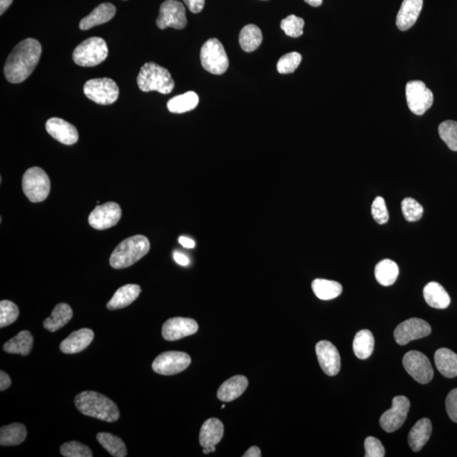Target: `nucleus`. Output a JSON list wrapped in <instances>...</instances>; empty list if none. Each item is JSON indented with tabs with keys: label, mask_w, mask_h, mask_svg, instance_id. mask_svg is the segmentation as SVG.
Listing matches in <instances>:
<instances>
[{
	"label": "nucleus",
	"mask_w": 457,
	"mask_h": 457,
	"mask_svg": "<svg viewBox=\"0 0 457 457\" xmlns=\"http://www.w3.org/2000/svg\"><path fill=\"white\" fill-rule=\"evenodd\" d=\"M72 317L73 311L68 304H58L54 308L50 317L45 320V329L49 332H56L67 324Z\"/></svg>",
	"instance_id": "nucleus-28"
},
{
	"label": "nucleus",
	"mask_w": 457,
	"mask_h": 457,
	"mask_svg": "<svg viewBox=\"0 0 457 457\" xmlns=\"http://www.w3.org/2000/svg\"><path fill=\"white\" fill-rule=\"evenodd\" d=\"M174 259L178 264L182 265V266H187L190 264L189 257L182 252H175Z\"/></svg>",
	"instance_id": "nucleus-48"
},
{
	"label": "nucleus",
	"mask_w": 457,
	"mask_h": 457,
	"mask_svg": "<svg viewBox=\"0 0 457 457\" xmlns=\"http://www.w3.org/2000/svg\"><path fill=\"white\" fill-rule=\"evenodd\" d=\"M403 366L408 372L420 384H428L433 380V370L431 362L424 353L411 351L403 358Z\"/></svg>",
	"instance_id": "nucleus-12"
},
{
	"label": "nucleus",
	"mask_w": 457,
	"mask_h": 457,
	"mask_svg": "<svg viewBox=\"0 0 457 457\" xmlns=\"http://www.w3.org/2000/svg\"><path fill=\"white\" fill-rule=\"evenodd\" d=\"M50 187L49 175L41 168H30L23 175V193L32 202H44L49 197Z\"/></svg>",
	"instance_id": "nucleus-6"
},
{
	"label": "nucleus",
	"mask_w": 457,
	"mask_h": 457,
	"mask_svg": "<svg viewBox=\"0 0 457 457\" xmlns=\"http://www.w3.org/2000/svg\"><path fill=\"white\" fill-rule=\"evenodd\" d=\"M424 0H403L396 17V26L406 31L415 24L423 8Z\"/></svg>",
	"instance_id": "nucleus-20"
},
{
	"label": "nucleus",
	"mask_w": 457,
	"mask_h": 457,
	"mask_svg": "<svg viewBox=\"0 0 457 457\" xmlns=\"http://www.w3.org/2000/svg\"><path fill=\"white\" fill-rule=\"evenodd\" d=\"M445 408L450 419L457 423V388L448 394L445 400Z\"/></svg>",
	"instance_id": "nucleus-45"
},
{
	"label": "nucleus",
	"mask_w": 457,
	"mask_h": 457,
	"mask_svg": "<svg viewBox=\"0 0 457 457\" xmlns=\"http://www.w3.org/2000/svg\"><path fill=\"white\" fill-rule=\"evenodd\" d=\"M439 134L452 151H457V122L454 120H445L439 126Z\"/></svg>",
	"instance_id": "nucleus-37"
},
{
	"label": "nucleus",
	"mask_w": 457,
	"mask_h": 457,
	"mask_svg": "<svg viewBox=\"0 0 457 457\" xmlns=\"http://www.w3.org/2000/svg\"><path fill=\"white\" fill-rule=\"evenodd\" d=\"M13 2V0H0V15L5 13Z\"/></svg>",
	"instance_id": "nucleus-51"
},
{
	"label": "nucleus",
	"mask_w": 457,
	"mask_h": 457,
	"mask_svg": "<svg viewBox=\"0 0 457 457\" xmlns=\"http://www.w3.org/2000/svg\"><path fill=\"white\" fill-rule=\"evenodd\" d=\"M33 337L31 332L22 330L3 345V351L10 354H30L33 347Z\"/></svg>",
	"instance_id": "nucleus-29"
},
{
	"label": "nucleus",
	"mask_w": 457,
	"mask_h": 457,
	"mask_svg": "<svg viewBox=\"0 0 457 457\" xmlns=\"http://www.w3.org/2000/svg\"><path fill=\"white\" fill-rule=\"evenodd\" d=\"M191 13H201L205 6V0H183Z\"/></svg>",
	"instance_id": "nucleus-46"
},
{
	"label": "nucleus",
	"mask_w": 457,
	"mask_h": 457,
	"mask_svg": "<svg viewBox=\"0 0 457 457\" xmlns=\"http://www.w3.org/2000/svg\"><path fill=\"white\" fill-rule=\"evenodd\" d=\"M191 362L190 355L186 353L166 351L155 358L152 368L159 374L174 375L189 368Z\"/></svg>",
	"instance_id": "nucleus-11"
},
{
	"label": "nucleus",
	"mask_w": 457,
	"mask_h": 457,
	"mask_svg": "<svg viewBox=\"0 0 457 457\" xmlns=\"http://www.w3.org/2000/svg\"><path fill=\"white\" fill-rule=\"evenodd\" d=\"M179 244L183 246L186 248H195V241L190 239L189 237L181 236L179 238Z\"/></svg>",
	"instance_id": "nucleus-49"
},
{
	"label": "nucleus",
	"mask_w": 457,
	"mask_h": 457,
	"mask_svg": "<svg viewBox=\"0 0 457 457\" xmlns=\"http://www.w3.org/2000/svg\"><path fill=\"white\" fill-rule=\"evenodd\" d=\"M116 14V8L111 3H103L96 7L87 17L81 19L80 29L87 31L93 27L104 24L113 18Z\"/></svg>",
	"instance_id": "nucleus-21"
},
{
	"label": "nucleus",
	"mask_w": 457,
	"mask_h": 457,
	"mask_svg": "<svg viewBox=\"0 0 457 457\" xmlns=\"http://www.w3.org/2000/svg\"><path fill=\"white\" fill-rule=\"evenodd\" d=\"M312 291L318 298L332 300L338 298L342 292V286L337 281L317 279L312 281Z\"/></svg>",
	"instance_id": "nucleus-34"
},
{
	"label": "nucleus",
	"mask_w": 457,
	"mask_h": 457,
	"mask_svg": "<svg viewBox=\"0 0 457 457\" xmlns=\"http://www.w3.org/2000/svg\"><path fill=\"white\" fill-rule=\"evenodd\" d=\"M304 1L312 7H319L323 3V0H304Z\"/></svg>",
	"instance_id": "nucleus-52"
},
{
	"label": "nucleus",
	"mask_w": 457,
	"mask_h": 457,
	"mask_svg": "<svg viewBox=\"0 0 457 457\" xmlns=\"http://www.w3.org/2000/svg\"><path fill=\"white\" fill-rule=\"evenodd\" d=\"M371 213H372L374 220L376 221L378 225H384L388 222L389 212L384 198L382 197H377L374 199Z\"/></svg>",
	"instance_id": "nucleus-43"
},
{
	"label": "nucleus",
	"mask_w": 457,
	"mask_h": 457,
	"mask_svg": "<svg viewBox=\"0 0 457 457\" xmlns=\"http://www.w3.org/2000/svg\"><path fill=\"white\" fill-rule=\"evenodd\" d=\"M156 23L160 29H166L168 27L175 29H185L187 25L185 6L177 0H166L160 6Z\"/></svg>",
	"instance_id": "nucleus-10"
},
{
	"label": "nucleus",
	"mask_w": 457,
	"mask_h": 457,
	"mask_svg": "<svg viewBox=\"0 0 457 457\" xmlns=\"http://www.w3.org/2000/svg\"><path fill=\"white\" fill-rule=\"evenodd\" d=\"M19 317V308L13 302L3 300L0 303V328L10 326Z\"/></svg>",
	"instance_id": "nucleus-38"
},
{
	"label": "nucleus",
	"mask_w": 457,
	"mask_h": 457,
	"mask_svg": "<svg viewBox=\"0 0 457 457\" xmlns=\"http://www.w3.org/2000/svg\"><path fill=\"white\" fill-rule=\"evenodd\" d=\"M437 369L445 378L457 377V354L448 348H440L435 354Z\"/></svg>",
	"instance_id": "nucleus-27"
},
{
	"label": "nucleus",
	"mask_w": 457,
	"mask_h": 457,
	"mask_svg": "<svg viewBox=\"0 0 457 457\" xmlns=\"http://www.w3.org/2000/svg\"><path fill=\"white\" fill-rule=\"evenodd\" d=\"M61 455L65 457H93V454L90 448L77 441H70L61 447Z\"/></svg>",
	"instance_id": "nucleus-41"
},
{
	"label": "nucleus",
	"mask_w": 457,
	"mask_h": 457,
	"mask_svg": "<svg viewBox=\"0 0 457 457\" xmlns=\"http://www.w3.org/2000/svg\"><path fill=\"white\" fill-rule=\"evenodd\" d=\"M198 330V324L193 319L172 318L163 323L162 335L166 341L174 342L194 335Z\"/></svg>",
	"instance_id": "nucleus-16"
},
{
	"label": "nucleus",
	"mask_w": 457,
	"mask_h": 457,
	"mask_svg": "<svg viewBox=\"0 0 457 457\" xmlns=\"http://www.w3.org/2000/svg\"><path fill=\"white\" fill-rule=\"evenodd\" d=\"M401 210L408 222L419 221L424 214L423 206L412 198H406L401 202Z\"/></svg>",
	"instance_id": "nucleus-39"
},
{
	"label": "nucleus",
	"mask_w": 457,
	"mask_h": 457,
	"mask_svg": "<svg viewBox=\"0 0 457 457\" xmlns=\"http://www.w3.org/2000/svg\"><path fill=\"white\" fill-rule=\"evenodd\" d=\"M316 354L323 372L329 376H335L341 370V357L333 344L328 341L319 342L316 345Z\"/></svg>",
	"instance_id": "nucleus-17"
},
{
	"label": "nucleus",
	"mask_w": 457,
	"mask_h": 457,
	"mask_svg": "<svg viewBox=\"0 0 457 457\" xmlns=\"http://www.w3.org/2000/svg\"><path fill=\"white\" fill-rule=\"evenodd\" d=\"M46 130L51 136L65 145H72L79 139V134L73 125L56 117L47 121Z\"/></svg>",
	"instance_id": "nucleus-18"
},
{
	"label": "nucleus",
	"mask_w": 457,
	"mask_h": 457,
	"mask_svg": "<svg viewBox=\"0 0 457 457\" xmlns=\"http://www.w3.org/2000/svg\"><path fill=\"white\" fill-rule=\"evenodd\" d=\"M431 330L428 323L421 319L412 318L406 320L396 327L394 337L397 344L405 346L410 342L428 337Z\"/></svg>",
	"instance_id": "nucleus-13"
},
{
	"label": "nucleus",
	"mask_w": 457,
	"mask_h": 457,
	"mask_svg": "<svg viewBox=\"0 0 457 457\" xmlns=\"http://www.w3.org/2000/svg\"><path fill=\"white\" fill-rule=\"evenodd\" d=\"M304 19L294 15H289L280 23L282 29L289 37L299 38L303 34Z\"/></svg>",
	"instance_id": "nucleus-40"
},
{
	"label": "nucleus",
	"mask_w": 457,
	"mask_h": 457,
	"mask_svg": "<svg viewBox=\"0 0 457 457\" xmlns=\"http://www.w3.org/2000/svg\"><path fill=\"white\" fill-rule=\"evenodd\" d=\"M150 242L146 236L136 235L121 241L112 252L109 264L115 269L131 266L150 252Z\"/></svg>",
	"instance_id": "nucleus-3"
},
{
	"label": "nucleus",
	"mask_w": 457,
	"mask_h": 457,
	"mask_svg": "<svg viewBox=\"0 0 457 457\" xmlns=\"http://www.w3.org/2000/svg\"><path fill=\"white\" fill-rule=\"evenodd\" d=\"M366 457H384L385 451L380 440L370 436L365 440L364 443Z\"/></svg>",
	"instance_id": "nucleus-44"
},
{
	"label": "nucleus",
	"mask_w": 457,
	"mask_h": 457,
	"mask_svg": "<svg viewBox=\"0 0 457 457\" xmlns=\"http://www.w3.org/2000/svg\"><path fill=\"white\" fill-rule=\"evenodd\" d=\"M83 91L90 100L101 105H109L118 99L120 90L111 78H96L85 83Z\"/></svg>",
	"instance_id": "nucleus-8"
},
{
	"label": "nucleus",
	"mask_w": 457,
	"mask_h": 457,
	"mask_svg": "<svg viewBox=\"0 0 457 457\" xmlns=\"http://www.w3.org/2000/svg\"><path fill=\"white\" fill-rule=\"evenodd\" d=\"M374 348V338L372 332L368 330L358 332L353 341V351L355 357L364 360L372 355Z\"/></svg>",
	"instance_id": "nucleus-35"
},
{
	"label": "nucleus",
	"mask_w": 457,
	"mask_h": 457,
	"mask_svg": "<svg viewBox=\"0 0 457 457\" xmlns=\"http://www.w3.org/2000/svg\"><path fill=\"white\" fill-rule=\"evenodd\" d=\"M424 296L428 306L436 310H445L451 303V298L444 288L437 282L426 284Z\"/></svg>",
	"instance_id": "nucleus-26"
},
{
	"label": "nucleus",
	"mask_w": 457,
	"mask_h": 457,
	"mask_svg": "<svg viewBox=\"0 0 457 457\" xmlns=\"http://www.w3.org/2000/svg\"><path fill=\"white\" fill-rule=\"evenodd\" d=\"M27 431L25 425L15 423L3 426L0 428V444L1 447H14L24 442Z\"/></svg>",
	"instance_id": "nucleus-30"
},
{
	"label": "nucleus",
	"mask_w": 457,
	"mask_h": 457,
	"mask_svg": "<svg viewBox=\"0 0 457 457\" xmlns=\"http://www.w3.org/2000/svg\"><path fill=\"white\" fill-rule=\"evenodd\" d=\"M433 431L431 421L422 419L413 426L408 435V443L413 451H420L431 438Z\"/></svg>",
	"instance_id": "nucleus-24"
},
{
	"label": "nucleus",
	"mask_w": 457,
	"mask_h": 457,
	"mask_svg": "<svg viewBox=\"0 0 457 457\" xmlns=\"http://www.w3.org/2000/svg\"><path fill=\"white\" fill-rule=\"evenodd\" d=\"M248 386V380L243 375H236L223 383L218 390V400L224 402L232 401L240 397Z\"/></svg>",
	"instance_id": "nucleus-22"
},
{
	"label": "nucleus",
	"mask_w": 457,
	"mask_h": 457,
	"mask_svg": "<svg viewBox=\"0 0 457 457\" xmlns=\"http://www.w3.org/2000/svg\"><path fill=\"white\" fill-rule=\"evenodd\" d=\"M374 275L378 282L382 286L390 287L396 282L399 275V268L394 261L384 259L375 267Z\"/></svg>",
	"instance_id": "nucleus-31"
},
{
	"label": "nucleus",
	"mask_w": 457,
	"mask_h": 457,
	"mask_svg": "<svg viewBox=\"0 0 457 457\" xmlns=\"http://www.w3.org/2000/svg\"><path fill=\"white\" fill-rule=\"evenodd\" d=\"M10 385L11 380L9 375L6 372H3V371H1V372H0V390L3 392V390L10 388Z\"/></svg>",
	"instance_id": "nucleus-47"
},
{
	"label": "nucleus",
	"mask_w": 457,
	"mask_h": 457,
	"mask_svg": "<svg viewBox=\"0 0 457 457\" xmlns=\"http://www.w3.org/2000/svg\"><path fill=\"white\" fill-rule=\"evenodd\" d=\"M97 440L112 456L125 457L127 456L126 444L118 436L109 433L101 432L97 433Z\"/></svg>",
	"instance_id": "nucleus-36"
},
{
	"label": "nucleus",
	"mask_w": 457,
	"mask_h": 457,
	"mask_svg": "<svg viewBox=\"0 0 457 457\" xmlns=\"http://www.w3.org/2000/svg\"><path fill=\"white\" fill-rule=\"evenodd\" d=\"M42 46L36 39L26 38L15 47L5 65V76L11 83H21L31 76L40 61Z\"/></svg>",
	"instance_id": "nucleus-1"
},
{
	"label": "nucleus",
	"mask_w": 457,
	"mask_h": 457,
	"mask_svg": "<svg viewBox=\"0 0 457 457\" xmlns=\"http://www.w3.org/2000/svg\"><path fill=\"white\" fill-rule=\"evenodd\" d=\"M138 85L141 91H157L169 95L175 88V81L169 70L154 62L146 63L140 70Z\"/></svg>",
	"instance_id": "nucleus-4"
},
{
	"label": "nucleus",
	"mask_w": 457,
	"mask_h": 457,
	"mask_svg": "<svg viewBox=\"0 0 457 457\" xmlns=\"http://www.w3.org/2000/svg\"><path fill=\"white\" fill-rule=\"evenodd\" d=\"M140 293L141 287L138 284H126L116 291L107 303V308L109 310H116L128 307L138 298Z\"/></svg>",
	"instance_id": "nucleus-25"
},
{
	"label": "nucleus",
	"mask_w": 457,
	"mask_h": 457,
	"mask_svg": "<svg viewBox=\"0 0 457 457\" xmlns=\"http://www.w3.org/2000/svg\"><path fill=\"white\" fill-rule=\"evenodd\" d=\"M223 435H224V425L222 422L217 419H209L202 426L199 443L203 448L216 447L221 442Z\"/></svg>",
	"instance_id": "nucleus-23"
},
{
	"label": "nucleus",
	"mask_w": 457,
	"mask_h": 457,
	"mask_svg": "<svg viewBox=\"0 0 457 457\" xmlns=\"http://www.w3.org/2000/svg\"><path fill=\"white\" fill-rule=\"evenodd\" d=\"M199 97L196 93L187 92L184 95L172 97L167 103L169 111L174 114H183V113L193 111L198 106Z\"/></svg>",
	"instance_id": "nucleus-32"
},
{
	"label": "nucleus",
	"mask_w": 457,
	"mask_h": 457,
	"mask_svg": "<svg viewBox=\"0 0 457 457\" xmlns=\"http://www.w3.org/2000/svg\"><path fill=\"white\" fill-rule=\"evenodd\" d=\"M225 408V405L222 406V409H224Z\"/></svg>",
	"instance_id": "nucleus-53"
},
{
	"label": "nucleus",
	"mask_w": 457,
	"mask_h": 457,
	"mask_svg": "<svg viewBox=\"0 0 457 457\" xmlns=\"http://www.w3.org/2000/svg\"><path fill=\"white\" fill-rule=\"evenodd\" d=\"M263 42V34L259 26L249 24L242 29L239 36L241 48L245 52H252L259 48Z\"/></svg>",
	"instance_id": "nucleus-33"
},
{
	"label": "nucleus",
	"mask_w": 457,
	"mask_h": 457,
	"mask_svg": "<svg viewBox=\"0 0 457 457\" xmlns=\"http://www.w3.org/2000/svg\"><path fill=\"white\" fill-rule=\"evenodd\" d=\"M302 58L303 57L299 53H289L280 58L277 63V70L280 74L293 73L298 68Z\"/></svg>",
	"instance_id": "nucleus-42"
},
{
	"label": "nucleus",
	"mask_w": 457,
	"mask_h": 457,
	"mask_svg": "<svg viewBox=\"0 0 457 457\" xmlns=\"http://www.w3.org/2000/svg\"><path fill=\"white\" fill-rule=\"evenodd\" d=\"M410 401L406 396L394 398L392 408L383 413L380 424L385 432L392 433L404 424L410 409Z\"/></svg>",
	"instance_id": "nucleus-14"
},
{
	"label": "nucleus",
	"mask_w": 457,
	"mask_h": 457,
	"mask_svg": "<svg viewBox=\"0 0 457 457\" xmlns=\"http://www.w3.org/2000/svg\"><path fill=\"white\" fill-rule=\"evenodd\" d=\"M121 209L118 203L109 202L103 205L97 206L90 214L89 225L93 229L104 230L113 227L118 224L120 220Z\"/></svg>",
	"instance_id": "nucleus-15"
},
{
	"label": "nucleus",
	"mask_w": 457,
	"mask_h": 457,
	"mask_svg": "<svg viewBox=\"0 0 457 457\" xmlns=\"http://www.w3.org/2000/svg\"><path fill=\"white\" fill-rule=\"evenodd\" d=\"M262 456L261 451L259 447H252L248 449V451H246L245 454L242 456L243 457H260Z\"/></svg>",
	"instance_id": "nucleus-50"
},
{
	"label": "nucleus",
	"mask_w": 457,
	"mask_h": 457,
	"mask_svg": "<svg viewBox=\"0 0 457 457\" xmlns=\"http://www.w3.org/2000/svg\"><path fill=\"white\" fill-rule=\"evenodd\" d=\"M95 333L90 329L74 331L61 343L60 349L65 354H75L84 351L92 343Z\"/></svg>",
	"instance_id": "nucleus-19"
},
{
	"label": "nucleus",
	"mask_w": 457,
	"mask_h": 457,
	"mask_svg": "<svg viewBox=\"0 0 457 457\" xmlns=\"http://www.w3.org/2000/svg\"><path fill=\"white\" fill-rule=\"evenodd\" d=\"M75 405L78 411L85 416L113 423L120 419L118 406L114 401L100 393L83 392L75 398Z\"/></svg>",
	"instance_id": "nucleus-2"
},
{
	"label": "nucleus",
	"mask_w": 457,
	"mask_h": 457,
	"mask_svg": "<svg viewBox=\"0 0 457 457\" xmlns=\"http://www.w3.org/2000/svg\"><path fill=\"white\" fill-rule=\"evenodd\" d=\"M109 49L103 38L93 37L77 47L73 52V61L83 67H93L106 60Z\"/></svg>",
	"instance_id": "nucleus-5"
},
{
	"label": "nucleus",
	"mask_w": 457,
	"mask_h": 457,
	"mask_svg": "<svg viewBox=\"0 0 457 457\" xmlns=\"http://www.w3.org/2000/svg\"><path fill=\"white\" fill-rule=\"evenodd\" d=\"M203 69L214 75H222L229 67V58L224 46L216 38H211L202 45L200 52Z\"/></svg>",
	"instance_id": "nucleus-7"
},
{
	"label": "nucleus",
	"mask_w": 457,
	"mask_h": 457,
	"mask_svg": "<svg viewBox=\"0 0 457 457\" xmlns=\"http://www.w3.org/2000/svg\"><path fill=\"white\" fill-rule=\"evenodd\" d=\"M406 96L410 111L417 115H423L433 103L431 90L421 81H409L406 86Z\"/></svg>",
	"instance_id": "nucleus-9"
}]
</instances>
